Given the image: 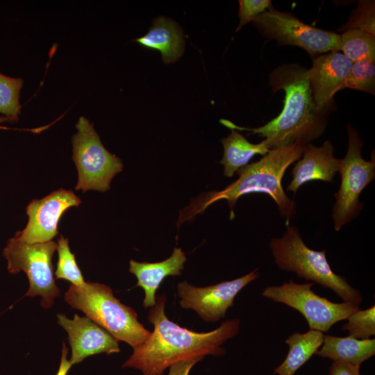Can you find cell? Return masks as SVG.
<instances>
[{"label":"cell","mask_w":375,"mask_h":375,"mask_svg":"<svg viewBox=\"0 0 375 375\" xmlns=\"http://www.w3.org/2000/svg\"><path fill=\"white\" fill-rule=\"evenodd\" d=\"M166 301L165 294L156 297V303L147 317L153 330L143 343L133 349L123 367L139 369L142 375H163L166 369L178 361L223 355L222 344L239 333L240 322L238 319L227 320L206 333L181 327L167 318Z\"/></svg>","instance_id":"6da1fadb"},{"label":"cell","mask_w":375,"mask_h":375,"mask_svg":"<svg viewBox=\"0 0 375 375\" xmlns=\"http://www.w3.org/2000/svg\"><path fill=\"white\" fill-rule=\"evenodd\" d=\"M273 92L283 90L284 105L281 113L264 126L258 128L240 127L229 120L220 123L230 129L245 130L265 138L269 149L309 144L324 132L328 113L315 105L307 77V69L297 64L281 65L269 76Z\"/></svg>","instance_id":"7a4b0ae2"},{"label":"cell","mask_w":375,"mask_h":375,"mask_svg":"<svg viewBox=\"0 0 375 375\" xmlns=\"http://www.w3.org/2000/svg\"><path fill=\"white\" fill-rule=\"evenodd\" d=\"M307 144L297 143L289 147L269 150L260 160L247 165L236 172L238 178L221 191L203 194L194 199L179 216V222L191 219L203 212L214 202L225 199L231 209V218H233V208L238 199L251 193L268 194L275 201L281 215L285 219L286 225L296 215L295 202L283 190L282 178L287 168L299 160Z\"/></svg>","instance_id":"3957f363"},{"label":"cell","mask_w":375,"mask_h":375,"mask_svg":"<svg viewBox=\"0 0 375 375\" xmlns=\"http://www.w3.org/2000/svg\"><path fill=\"white\" fill-rule=\"evenodd\" d=\"M65 301L117 340L125 342L133 349L150 335L139 322L135 311L117 299L106 285L90 281L80 286L71 285L65 294Z\"/></svg>","instance_id":"277c9868"},{"label":"cell","mask_w":375,"mask_h":375,"mask_svg":"<svg viewBox=\"0 0 375 375\" xmlns=\"http://www.w3.org/2000/svg\"><path fill=\"white\" fill-rule=\"evenodd\" d=\"M269 247L279 269L295 272L299 278L331 289L344 302L358 306L362 302L360 291L331 269L326 250L318 251L308 247L296 226L288 225L281 238L271 239Z\"/></svg>","instance_id":"5b68a950"},{"label":"cell","mask_w":375,"mask_h":375,"mask_svg":"<svg viewBox=\"0 0 375 375\" xmlns=\"http://www.w3.org/2000/svg\"><path fill=\"white\" fill-rule=\"evenodd\" d=\"M347 133V151L344 158L340 159L338 172L341 175V184L334 195L336 201L333 206L332 217L336 231L360 213L363 206L359 201L360 194L375 178L374 152L372 153L370 160L364 159L362 156L364 142L358 132L348 124Z\"/></svg>","instance_id":"8992f818"},{"label":"cell","mask_w":375,"mask_h":375,"mask_svg":"<svg viewBox=\"0 0 375 375\" xmlns=\"http://www.w3.org/2000/svg\"><path fill=\"white\" fill-rule=\"evenodd\" d=\"M57 248L53 241L29 244L16 235L10 238L3 249L8 271L12 274L23 271L28 278L29 289L26 296L41 297V306L50 308L60 295L55 283L52 257Z\"/></svg>","instance_id":"52a82bcc"},{"label":"cell","mask_w":375,"mask_h":375,"mask_svg":"<svg viewBox=\"0 0 375 375\" xmlns=\"http://www.w3.org/2000/svg\"><path fill=\"white\" fill-rule=\"evenodd\" d=\"M77 133L72 137L73 160L78 170L76 190L106 192L113 177L121 172V159L110 153L89 120L81 117L76 124Z\"/></svg>","instance_id":"ba28073f"},{"label":"cell","mask_w":375,"mask_h":375,"mask_svg":"<svg viewBox=\"0 0 375 375\" xmlns=\"http://www.w3.org/2000/svg\"><path fill=\"white\" fill-rule=\"evenodd\" d=\"M313 285L312 282L301 284L290 280L279 286H267L262 295L297 310L305 317L310 329L322 333L360 310L356 304L334 303L319 296L312 290Z\"/></svg>","instance_id":"9c48e42d"},{"label":"cell","mask_w":375,"mask_h":375,"mask_svg":"<svg viewBox=\"0 0 375 375\" xmlns=\"http://www.w3.org/2000/svg\"><path fill=\"white\" fill-rule=\"evenodd\" d=\"M252 22L264 37L282 45L301 47L312 58L341 50V35L306 24L287 12L271 8Z\"/></svg>","instance_id":"30bf717a"},{"label":"cell","mask_w":375,"mask_h":375,"mask_svg":"<svg viewBox=\"0 0 375 375\" xmlns=\"http://www.w3.org/2000/svg\"><path fill=\"white\" fill-rule=\"evenodd\" d=\"M258 277L257 269L238 278L206 287H196L186 281L177 285L180 305L192 309L206 322H218L234 304L236 295Z\"/></svg>","instance_id":"8fae6325"},{"label":"cell","mask_w":375,"mask_h":375,"mask_svg":"<svg viewBox=\"0 0 375 375\" xmlns=\"http://www.w3.org/2000/svg\"><path fill=\"white\" fill-rule=\"evenodd\" d=\"M81 203V199L72 190L60 188L41 199H33L26 207L28 222L26 226L15 235L29 243L51 241L58 234L61 216L71 207Z\"/></svg>","instance_id":"7c38bea8"},{"label":"cell","mask_w":375,"mask_h":375,"mask_svg":"<svg viewBox=\"0 0 375 375\" xmlns=\"http://www.w3.org/2000/svg\"><path fill=\"white\" fill-rule=\"evenodd\" d=\"M352 63L339 51L312 58V67L307 69V77L314 102L320 110L329 113L333 109L334 96L344 88Z\"/></svg>","instance_id":"4fadbf2b"},{"label":"cell","mask_w":375,"mask_h":375,"mask_svg":"<svg viewBox=\"0 0 375 375\" xmlns=\"http://www.w3.org/2000/svg\"><path fill=\"white\" fill-rule=\"evenodd\" d=\"M58 323L67 333L72 349V365L85 358L101 353L111 354L120 351L118 340L88 317L75 314L73 319L57 315Z\"/></svg>","instance_id":"5bb4252c"},{"label":"cell","mask_w":375,"mask_h":375,"mask_svg":"<svg viewBox=\"0 0 375 375\" xmlns=\"http://www.w3.org/2000/svg\"><path fill=\"white\" fill-rule=\"evenodd\" d=\"M302 156L292 168V179L287 187L294 194L309 181L332 182L339 171L340 159L334 156V147L329 140L320 147L308 144Z\"/></svg>","instance_id":"9a60e30c"},{"label":"cell","mask_w":375,"mask_h":375,"mask_svg":"<svg viewBox=\"0 0 375 375\" xmlns=\"http://www.w3.org/2000/svg\"><path fill=\"white\" fill-rule=\"evenodd\" d=\"M186 262L185 253L180 248H174L172 255L158 262H140L133 260L129 262V272L137 278L136 286L144 291L143 306L145 308L156 303V293L163 280L169 276H178Z\"/></svg>","instance_id":"2e32d148"},{"label":"cell","mask_w":375,"mask_h":375,"mask_svg":"<svg viewBox=\"0 0 375 375\" xmlns=\"http://www.w3.org/2000/svg\"><path fill=\"white\" fill-rule=\"evenodd\" d=\"M135 41L144 48L160 51L165 64L176 62L185 47L181 31L173 21L162 16L155 19L148 33Z\"/></svg>","instance_id":"e0dca14e"},{"label":"cell","mask_w":375,"mask_h":375,"mask_svg":"<svg viewBox=\"0 0 375 375\" xmlns=\"http://www.w3.org/2000/svg\"><path fill=\"white\" fill-rule=\"evenodd\" d=\"M375 353V340H358L351 336L324 335L322 347L315 354L333 361L360 365Z\"/></svg>","instance_id":"ac0fdd59"},{"label":"cell","mask_w":375,"mask_h":375,"mask_svg":"<svg viewBox=\"0 0 375 375\" xmlns=\"http://www.w3.org/2000/svg\"><path fill=\"white\" fill-rule=\"evenodd\" d=\"M224 147V155L219 162L224 166V175L232 177L256 155L265 156L269 149L262 140L253 144L235 129H231L230 134L221 140Z\"/></svg>","instance_id":"d6986e66"},{"label":"cell","mask_w":375,"mask_h":375,"mask_svg":"<svg viewBox=\"0 0 375 375\" xmlns=\"http://www.w3.org/2000/svg\"><path fill=\"white\" fill-rule=\"evenodd\" d=\"M324 333L310 329L300 333L295 332L285 340L289 347L288 353L283 362L274 370L277 375H294L322 345Z\"/></svg>","instance_id":"ffe728a7"},{"label":"cell","mask_w":375,"mask_h":375,"mask_svg":"<svg viewBox=\"0 0 375 375\" xmlns=\"http://www.w3.org/2000/svg\"><path fill=\"white\" fill-rule=\"evenodd\" d=\"M340 51L352 62L375 61V35L360 30H347L341 35Z\"/></svg>","instance_id":"44dd1931"},{"label":"cell","mask_w":375,"mask_h":375,"mask_svg":"<svg viewBox=\"0 0 375 375\" xmlns=\"http://www.w3.org/2000/svg\"><path fill=\"white\" fill-rule=\"evenodd\" d=\"M56 249L58 260L55 271L56 278L67 280L75 286L85 284V281L77 265L75 255L70 250L68 239L61 235L58 240Z\"/></svg>","instance_id":"7402d4cb"},{"label":"cell","mask_w":375,"mask_h":375,"mask_svg":"<svg viewBox=\"0 0 375 375\" xmlns=\"http://www.w3.org/2000/svg\"><path fill=\"white\" fill-rule=\"evenodd\" d=\"M23 80L12 78L0 73V112L12 120L18 119L21 110L20 90Z\"/></svg>","instance_id":"603a6c76"},{"label":"cell","mask_w":375,"mask_h":375,"mask_svg":"<svg viewBox=\"0 0 375 375\" xmlns=\"http://www.w3.org/2000/svg\"><path fill=\"white\" fill-rule=\"evenodd\" d=\"M374 62L370 60H364L353 62L346 77L344 88L374 94Z\"/></svg>","instance_id":"cb8c5ba5"},{"label":"cell","mask_w":375,"mask_h":375,"mask_svg":"<svg viewBox=\"0 0 375 375\" xmlns=\"http://www.w3.org/2000/svg\"><path fill=\"white\" fill-rule=\"evenodd\" d=\"M348 322L342 330L347 331L349 336L358 340L371 339L375 335V306L358 310L348 317Z\"/></svg>","instance_id":"d4e9b609"},{"label":"cell","mask_w":375,"mask_h":375,"mask_svg":"<svg viewBox=\"0 0 375 375\" xmlns=\"http://www.w3.org/2000/svg\"><path fill=\"white\" fill-rule=\"evenodd\" d=\"M374 10V1H359L343 28L360 30L375 35Z\"/></svg>","instance_id":"484cf974"},{"label":"cell","mask_w":375,"mask_h":375,"mask_svg":"<svg viewBox=\"0 0 375 375\" xmlns=\"http://www.w3.org/2000/svg\"><path fill=\"white\" fill-rule=\"evenodd\" d=\"M239 6L240 22L236 31L265 11L273 8L269 0H240Z\"/></svg>","instance_id":"4316f807"},{"label":"cell","mask_w":375,"mask_h":375,"mask_svg":"<svg viewBox=\"0 0 375 375\" xmlns=\"http://www.w3.org/2000/svg\"><path fill=\"white\" fill-rule=\"evenodd\" d=\"M360 367L344 362L333 361L329 368L328 375H360Z\"/></svg>","instance_id":"83f0119b"},{"label":"cell","mask_w":375,"mask_h":375,"mask_svg":"<svg viewBox=\"0 0 375 375\" xmlns=\"http://www.w3.org/2000/svg\"><path fill=\"white\" fill-rule=\"evenodd\" d=\"M201 360H203V358H194L178 361L169 367L168 375H189L192 367Z\"/></svg>","instance_id":"f1b7e54d"},{"label":"cell","mask_w":375,"mask_h":375,"mask_svg":"<svg viewBox=\"0 0 375 375\" xmlns=\"http://www.w3.org/2000/svg\"><path fill=\"white\" fill-rule=\"evenodd\" d=\"M68 349L65 343L62 344V349L60 359V364L56 375H67L72 364L67 360Z\"/></svg>","instance_id":"f546056e"},{"label":"cell","mask_w":375,"mask_h":375,"mask_svg":"<svg viewBox=\"0 0 375 375\" xmlns=\"http://www.w3.org/2000/svg\"><path fill=\"white\" fill-rule=\"evenodd\" d=\"M4 122H12V120L7 117H1L0 116V124Z\"/></svg>","instance_id":"4dcf8cb0"}]
</instances>
